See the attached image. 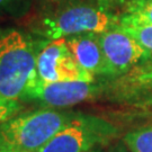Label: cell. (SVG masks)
Here are the masks:
<instances>
[{
  "label": "cell",
  "mask_w": 152,
  "mask_h": 152,
  "mask_svg": "<svg viewBox=\"0 0 152 152\" xmlns=\"http://www.w3.org/2000/svg\"><path fill=\"white\" fill-rule=\"evenodd\" d=\"M115 15L103 2L65 0L44 11L33 23V33L46 39H60L79 34H102L120 25Z\"/></svg>",
  "instance_id": "cell-1"
},
{
  "label": "cell",
  "mask_w": 152,
  "mask_h": 152,
  "mask_svg": "<svg viewBox=\"0 0 152 152\" xmlns=\"http://www.w3.org/2000/svg\"><path fill=\"white\" fill-rule=\"evenodd\" d=\"M38 38L18 28L0 31V99L24 103L35 78Z\"/></svg>",
  "instance_id": "cell-2"
},
{
  "label": "cell",
  "mask_w": 152,
  "mask_h": 152,
  "mask_svg": "<svg viewBox=\"0 0 152 152\" xmlns=\"http://www.w3.org/2000/svg\"><path fill=\"white\" fill-rule=\"evenodd\" d=\"M78 113L77 110L53 107L18 113L0 123V137L5 145L23 152H38Z\"/></svg>",
  "instance_id": "cell-3"
},
{
  "label": "cell",
  "mask_w": 152,
  "mask_h": 152,
  "mask_svg": "<svg viewBox=\"0 0 152 152\" xmlns=\"http://www.w3.org/2000/svg\"><path fill=\"white\" fill-rule=\"evenodd\" d=\"M118 133V127L112 122L79 112L38 152H86L94 148L107 147Z\"/></svg>",
  "instance_id": "cell-4"
},
{
  "label": "cell",
  "mask_w": 152,
  "mask_h": 152,
  "mask_svg": "<svg viewBox=\"0 0 152 152\" xmlns=\"http://www.w3.org/2000/svg\"><path fill=\"white\" fill-rule=\"evenodd\" d=\"M64 81H95V76L78 63L64 38L46 39L38 37L35 78L33 82Z\"/></svg>",
  "instance_id": "cell-5"
},
{
  "label": "cell",
  "mask_w": 152,
  "mask_h": 152,
  "mask_svg": "<svg viewBox=\"0 0 152 152\" xmlns=\"http://www.w3.org/2000/svg\"><path fill=\"white\" fill-rule=\"evenodd\" d=\"M99 42L107 62L110 78L120 77L145 63L152 54L121 25L99 34Z\"/></svg>",
  "instance_id": "cell-6"
},
{
  "label": "cell",
  "mask_w": 152,
  "mask_h": 152,
  "mask_svg": "<svg viewBox=\"0 0 152 152\" xmlns=\"http://www.w3.org/2000/svg\"><path fill=\"white\" fill-rule=\"evenodd\" d=\"M102 85L95 81H64L53 83L33 82L24 102H38L48 107L66 108L97 97Z\"/></svg>",
  "instance_id": "cell-7"
},
{
  "label": "cell",
  "mask_w": 152,
  "mask_h": 152,
  "mask_svg": "<svg viewBox=\"0 0 152 152\" xmlns=\"http://www.w3.org/2000/svg\"><path fill=\"white\" fill-rule=\"evenodd\" d=\"M64 39L78 63L85 70L95 77H110L108 65L99 42V34L86 33Z\"/></svg>",
  "instance_id": "cell-8"
},
{
  "label": "cell",
  "mask_w": 152,
  "mask_h": 152,
  "mask_svg": "<svg viewBox=\"0 0 152 152\" xmlns=\"http://www.w3.org/2000/svg\"><path fill=\"white\" fill-rule=\"evenodd\" d=\"M120 22L152 24V0H130Z\"/></svg>",
  "instance_id": "cell-9"
},
{
  "label": "cell",
  "mask_w": 152,
  "mask_h": 152,
  "mask_svg": "<svg viewBox=\"0 0 152 152\" xmlns=\"http://www.w3.org/2000/svg\"><path fill=\"white\" fill-rule=\"evenodd\" d=\"M123 142L130 152H152V125L126 133Z\"/></svg>",
  "instance_id": "cell-10"
},
{
  "label": "cell",
  "mask_w": 152,
  "mask_h": 152,
  "mask_svg": "<svg viewBox=\"0 0 152 152\" xmlns=\"http://www.w3.org/2000/svg\"><path fill=\"white\" fill-rule=\"evenodd\" d=\"M120 25L152 54V24L120 22Z\"/></svg>",
  "instance_id": "cell-11"
},
{
  "label": "cell",
  "mask_w": 152,
  "mask_h": 152,
  "mask_svg": "<svg viewBox=\"0 0 152 152\" xmlns=\"http://www.w3.org/2000/svg\"><path fill=\"white\" fill-rule=\"evenodd\" d=\"M33 0H0V16H20L29 9Z\"/></svg>",
  "instance_id": "cell-12"
},
{
  "label": "cell",
  "mask_w": 152,
  "mask_h": 152,
  "mask_svg": "<svg viewBox=\"0 0 152 152\" xmlns=\"http://www.w3.org/2000/svg\"><path fill=\"white\" fill-rule=\"evenodd\" d=\"M22 108L23 103L0 99V123H4L18 113H20Z\"/></svg>",
  "instance_id": "cell-13"
},
{
  "label": "cell",
  "mask_w": 152,
  "mask_h": 152,
  "mask_svg": "<svg viewBox=\"0 0 152 152\" xmlns=\"http://www.w3.org/2000/svg\"><path fill=\"white\" fill-rule=\"evenodd\" d=\"M109 152H130V151H129V149L124 144V142L121 141V142H117L116 144H114L113 147L110 148Z\"/></svg>",
  "instance_id": "cell-14"
},
{
  "label": "cell",
  "mask_w": 152,
  "mask_h": 152,
  "mask_svg": "<svg viewBox=\"0 0 152 152\" xmlns=\"http://www.w3.org/2000/svg\"><path fill=\"white\" fill-rule=\"evenodd\" d=\"M0 152H23L20 150H17V149H14V148L11 147H8V145H2V147L0 148Z\"/></svg>",
  "instance_id": "cell-15"
},
{
  "label": "cell",
  "mask_w": 152,
  "mask_h": 152,
  "mask_svg": "<svg viewBox=\"0 0 152 152\" xmlns=\"http://www.w3.org/2000/svg\"><path fill=\"white\" fill-rule=\"evenodd\" d=\"M105 148L106 147H97L91 149V150H88L86 152H105Z\"/></svg>",
  "instance_id": "cell-16"
},
{
  "label": "cell",
  "mask_w": 152,
  "mask_h": 152,
  "mask_svg": "<svg viewBox=\"0 0 152 152\" xmlns=\"http://www.w3.org/2000/svg\"><path fill=\"white\" fill-rule=\"evenodd\" d=\"M4 145V143H2V140H1V137H0V148Z\"/></svg>",
  "instance_id": "cell-17"
},
{
  "label": "cell",
  "mask_w": 152,
  "mask_h": 152,
  "mask_svg": "<svg viewBox=\"0 0 152 152\" xmlns=\"http://www.w3.org/2000/svg\"><path fill=\"white\" fill-rule=\"evenodd\" d=\"M58 1H65V0H58Z\"/></svg>",
  "instance_id": "cell-18"
}]
</instances>
